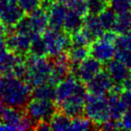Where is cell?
Segmentation results:
<instances>
[{"mask_svg":"<svg viewBox=\"0 0 131 131\" xmlns=\"http://www.w3.org/2000/svg\"><path fill=\"white\" fill-rule=\"evenodd\" d=\"M106 63L107 64L105 66V71L111 78L113 83L115 85L123 86L124 80H126L127 76L130 73V70L117 58L111 59Z\"/></svg>","mask_w":131,"mask_h":131,"instance_id":"15","label":"cell"},{"mask_svg":"<svg viewBox=\"0 0 131 131\" xmlns=\"http://www.w3.org/2000/svg\"><path fill=\"white\" fill-rule=\"evenodd\" d=\"M28 54L32 56H36V57H45V55H47L46 44L44 42L43 37H41L39 34H36L32 37V41H31L30 50Z\"/></svg>","mask_w":131,"mask_h":131,"instance_id":"24","label":"cell"},{"mask_svg":"<svg viewBox=\"0 0 131 131\" xmlns=\"http://www.w3.org/2000/svg\"><path fill=\"white\" fill-rule=\"evenodd\" d=\"M109 7L116 14L131 12V0H109Z\"/></svg>","mask_w":131,"mask_h":131,"instance_id":"29","label":"cell"},{"mask_svg":"<svg viewBox=\"0 0 131 131\" xmlns=\"http://www.w3.org/2000/svg\"><path fill=\"white\" fill-rule=\"evenodd\" d=\"M131 29V12L117 14V18L113 31L117 35L127 34Z\"/></svg>","mask_w":131,"mask_h":131,"instance_id":"22","label":"cell"},{"mask_svg":"<svg viewBox=\"0 0 131 131\" xmlns=\"http://www.w3.org/2000/svg\"><path fill=\"white\" fill-rule=\"evenodd\" d=\"M26 61L28 68L24 80L31 87L49 81L52 72L51 61H48L44 57H36L29 54L26 56Z\"/></svg>","mask_w":131,"mask_h":131,"instance_id":"2","label":"cell"},{"mask_svg":"<svg viewBox=\"0 0 131 131\" xmlns=\"http://www.w3.org/2000/svg\"><path fill=\"white\" fill-rule=\"evenodd\" d=\"M93 123L88 119L87 117H84L82 115L73 118L70 124V130L76 131H84L89 130L93 128Z\"/></svg>","mask_w":131,"mask_h":131,"instance_id":"28","label":"cell"},{"mask_svg":"<svg viewBox=\"0 0 131 131\" xmlns=\"http://www.w3.org/2000/svg\"><path fill=\"white\" fill-rule=\"evenodd\" d=\"M123 86H124V88H125V89H130L131 90V71H130V73H129V75L127 76V78H126V80H124Z\"/></svg>","mask_w":131,"mask_h":131,"instance_id":"37","label":"cell"},{"mask_svg":"<svg viewBox=\"0 0 131 131\" xmlns=\"http://www.w3.org/2000/svg\"><path fill=\"white\" fill-rule=\"evenodd\" d=\"M121 90H122V86L115 85L112 90L108 93V97L106 98L110 119L115 121H121L124 111L126 109V107L124 106L120 98Z\"/></svg>","mask_w":131,"mask_h":131,"instance_id":"12","label":"cell"},{"mask_svg":"<svg viewBox=\"0 0 131 131\" xmlns=\"http://www.w3.org/2000/svg\"><path fill=\"white\" fill-rule=\"evenodd\" d=\"M25 16V12L21 9L17 2L9 1L0 12V22L7 26H15Z\"/></svg>","mask_w":131,"mask_h":131,"instance_id":"13","label":"cell"},{"mask_svg":"<svg viewBox=\"0 0 131 131\" xmlns=\"http://www.w3.org/2000/svg\"><path fill=\"white\" fill-rule=\"evenodd\" d=\"M129 33H130V35H131V29H130V31H129Z\"/></svg>","mask_w":131,"mask_h":131,"instance_id":"40","label":"cell"},{"mask_svg":"<svg viewBox=\"0 0 131 131\" xmlns=\"http://www.w3.org/2000/svg\"><path fill=\"white\" fill-rule=\"evenodd\" d=\"M72 45H79V46H89L93 41L91 36L87 33V31L83 27L79 30L76 33L70 35Z\"/></svg>","mask_w":131,"mask_h":131,"instance_id":"26","label":"cell"},{"mask_svg":"<svg viewBox=\"0 0 131 131\" xmlns=\"http://www.w3.org/2000/svg\"><path fill=\"white\" fill-rule=\"evenodd\" d=\"M116 50H131V35L121 34L114 41Z\"/></svg>","mask_w":131,"mask_h":131,"instance_id":"30","label":"cell"},{"mask_svg":"<svg viewBox=\"0 0 131 131\" xmlns=\"http://www.w3.org/2000/svg\"><path fill=\"white\" fill-rule=\"evenodd\" d=\"M35 129L36 130H51V127H50V124H49V122H39L36 124L35 126Z\"/></svg>","mask_w":131,"mask_h":131,"instance_id":"36","label":"cell"},{"mask_svg":"<svg viewBox=\"0 0 131 131\" xmlns=\"http://www.w3.org/2000/svg\"><path fill=\"white\" fill-rule=\"evenodd\" d=\"M17 3L25 14H30L40 6V0H17Z\"/></svg>","mask_w":131,"mask_h":131,"instance_id":"31","label":"cell"},{"mask_svg":"<svg viewBox=\"0 0 131 131\" xmlns=\"http://www.w3.org/2000/svg\"><path fill=\"white\" fill-rule=\"evenodd\" d=\"M24 112L22 109L7 106L5 107L1 118L2 124H0V130H19V124Z\"/></svg>","mask_w":131,"mask_h":131,"instance_id":"14","label":"cell"},{"mask_svg":"<svg viewBox=\"0 0 131 131\" xmlns=\"http://www.w3.org/2000/svg\"><path fill=\"white\" fill-rule=\"evenodd\" d=\"M98 129H102V130H117V129H122V124L121 121H115L112 119L105 121L104 123L99 125Z\"/></svg>","mask_w":131,"mask_h":131,"instance_id":"33","label":"cell"},{"mask_svg":"<svg viewBox=\"0 0 131 131\" xmlns=\"http://www.w3.org/2000/svg\"><path fill=\"white\" fill-rule=\"evenodd\" d=\"M32 97L40 100L55 101L56 99V86L50 82H44L34 87L32 91Z\"/></svg>","mask_w":131,"mask_h":131,"instance_id":"21","label":"cell"},{"mask_svg":"<svg viewBox=\"0 0 131 131\" xmlns=\"http://www.w3.org/2000/svg\"><path fill=\"white\" fill-rule=\"evenodd\" d=\"M102 70V62L97 58H86L79 64L71 63V74L75 76L82 83H86L91 80L98 73Z\"/></svg>","mask_w":131,"mask_h":131,"instance_id":"6","label":"cell"},{"mask_svg":"<svg viewBox=\"0 0 131 131\" xmlns=\"http://www.w3.org/2000/svg\"><path fill=\"white\" fill-rule=\"evenodd\" d=\"M121 124H122V129L131 130V107L125 109L121 119Z\"/></svg>","mask_w":131,"mask_h":131,"instance_id":"34","label":"cell"},{"mask_svg":"<svg viewBox=\"0 0 131 131\" xmlns=\"http://www.w3.org/2000/svg\"><path fill=\"white\" fill-rule=\"evenodd\" d=\"M83 25L84 16L68 9V12L64 19V23H63V28H62L63 31H65L69 35H72L81 29Z\"/></svg>","mask_w":131,"mask_h":131,"instance_id":"18","label":"cell"},{"mask_svg":"<svg viewBox=\"0 0 131 131\" xmlns=\"http://www.w3.org/2000/svg\"><path fill=\"white\" fill-rule=\"evenodd\" d=\"M49 124H50L51 130H70L71 120H70V117L67 116L65 113H63L62 111H57L51 117V119L49 121Z\"/></svg>","mask_w":131,"mask_h":131,"instance_id":"20","label":"cell"},{"mask_svg":"<svg viewBox=\"0 0 131 131\" xmlns=\"http://www.w3.org/2000/svg\"><path fill=\"white\" fill-rule=\"evenodd\" d=\"M10 1H15V2H17V0H10Z\"/></svg>","mask_w":131,"mask_h":131,"instance_id":"39","label":"cell"},{"mask_svg":"<svg viewBox=\"0 0 131 131\" xmlns=\"http://www.w3.org/2000/svg\"><path fill=\"white\" fill-rule=\"evenodd\" d=\"M83 28L91 36V37L93 38V41L99 38V37H101L102 36V34L104 33V29H103L102 23L99 19L98 15H85L84 16Z\"/></svg>","mask_w":131,"mask_h":131,"instance_id":"19","label":"cell"},{"mask_svg":"<svg viewBox=\"0 0 131 131\" xmlns=\"http://www.w3.org/2000/svg\"><path fill=\"white\" fill-rule=\"evenodd\" d=\"M86 87L83 86V83L80 81L76 77L70 74L56 86V99L57 104L61 102L64 99L68 98L71 95L76 93L86 94Z\"/></svg>","mask_w":131,"mask_h":131,"instance_id":"7","label":"cell"},{"mask_svg":"<svg viewBox=\"0 0 131 131\" xmlns=\"http://www.w3.org/2000/svg\"><path fill=\"white\" fill-rule=\"evenodd\" d=\"M5 107H6V106H5V104L0 102V120H1V118H2V115H3V112H4Z\"/></svg>","mask_w":131,"mask_h":131,"instance_id":"38","label":"cell"},{"mask_svg":"<svg viewBox=\"0 0 131 131\" xmlns=\"http://www.w3.org/2000/svg\"><path fill=\"white\" fill-rule=\"evenodd\" d=\"M84 113L85 116L96 125V128H98L100 124L110 119L107 99L104 96L87 95Z\"/></svg>","mask_w":131,"mask_h":131,"instance_id":"3","label":"cell"},{"mask_svg":"<svg viewBox=\"0 0 131 131\" xmlns=\"http://www.w3.org/2000/svg\"><path fill=\"white\" fill-rule=\"evenodd\" d=\"M42 37L46 44L47 55L51 58L66 53L72 45L70 35L61 30L46 29Z\"/></svg>","mask_w":131,"mask_h":131,"instance_id":"4","label":"cell"},{"mask_svg":"<svg viewBox=\"0 0 131 131\" xmlns=\"http://www.w3.org/2000/svg\"><path fill=\"white\" fill-rule=\"evenodd\" d=\"M114 87L111 78L106 71H101L96 76L86 82V91L91 95L105 96Z\"/></svg>","mask_w":131,"mask_h":131,"instance_id":"9","label":"cell"},{"mask_svg":"<svg viewBox=\"0 0 131 131\" xmlns=\"http://www.w3.org/2000/svg\"><path fill=\"white\" fill-rule=\"evenodd\" d=\"M57 112V106L53 101L34 98L25 106V113L36 123L49 122Z\"/></svg>","mask_w":131,"mask_h":131,"instance_id":"5","label":"cell"},{"mask_svg":"<svg viewBox=\"0 0 131 131\" xmlns=\"http://www.w3.org/2000/svg\"><path fill=\"white\" fill-rule=\"evenodd\" d=\"M90 54L89 46H79V45H71L69 50L67 51V55L69 60L72 64H79L83 59L87 58Z\"/></svg>","mask_w":131,"mask_h":131,"instance_id":"23","label":"cell"},{"mask_svg":"<svg viewBox=\"0 0 131 131\" xmlns=\"http://www.w3.org/2000/svg\"><path fill=\"white\" fill-rule=\"evenodd\" d=\"M32 87L22 79L14 76L0 77V102L17 109L25 108L32 97Z\"/></svg>","mask_w":131,"mask_h":131,"instance_id":"1","label":"cell"},{"mask_svg":"<svg viewBox=\"0 0 131 131\" xmlns=\"http://www.w3.org/2000/svg\"><path fill=\"white\" fill-rule=\"evenodd\" d=\"M89 52L93 58H97L102 63H106L115 57L116 47L113 42L99 37L89 45Z\"/></svg>","mask_w":131,"mask_h":131,"instance_id":"10","label":"cell"},{"mask_svg":"<svg viewBox=\"0 0 131 131\" xmlns=\"http://www.w3.org/2000/svg\"><path fill=\"white\" fill-rule=\"evenodd\" d=\"M32 35L14 32L6 37V44L9 50L18 55H28L32 41Z\"/></svg>","mask_w":131,"mask_h":131,"instance_id":"11","label":"cell"},{"mask_svg":"<svg viewBox=\"0 0 131 131\" xmlns=\"http://www.w3.org/2000/svg\"><path fill=\"white\" fill-rule=\"evenodd\" d=\"M27 20L34 35L43 34L44 31L49 26L48 13L42 10L41 8H37V10L30 13L29 16H27Z\"/></svg>","mask_w":131,"mask_h":131,"instance_id":"16","label":"cell"},{"mask_svg":"<svg viewBox=\"0 0 131 131\" xmlns=\"http://www.w3.org/2000/svg\"><path fill=\"white\" fill-rule=\"evenodd\" d=\"M115 58L131 71V50H116Z\"/></svg>","mask_w":131,"mask_h":131,"instance_id":"32","label":"cell"},{"mask_svg":"<svg viewBox=\"0 0 131 131\" xmlns=\"http://www.w3.org/2000/svg\"><path fill=\"white\" fill-rule=\"evenodd\" d=\"M86 94L76 93L71 95L68 98L64 99L61 102H59L57 105L59 107L60 111L65 113L70 118L83 115L85 102H86Z\"/></svg>","mask_w":131,"mask_h":131,"instance_id":"8","label":"cell"},{"mask_svg":"<svg viewBox=\"0 0 131 131\" xmlns=\"http://www.w3.org/2000/svg\"><path fill=\"white\" fill-rule=\"evenodd\" d=\"M120 98L126 108L131 107V90L130 89H125V88H124V90H121Z\"/></svg>","mask_w":131,"mask_h":131,"instance_id":"35","label":"cell"},{"mask_svg":"<svg viewBox=\"0 0 131 131\" xmlns=\"http://www.w3.org/2000/svg\"><path fill=\"white\" fill-rule=\"evenodd\" d=\"M98 16L104 31L113 30L114 25H115V22H116L117 14L113 11L112 9H108L107 8L102 13H101Z\"/></svg>","mask_w":131,"mask_h":131,"instance_id":"25","label":"cell"},{"mask_svg":"<svg viewBox=\"0 0 131 131\" xmlns=\"http://www.w3.org/2000/svg\"><path fill=\"white\" fill-rule=\"evenodd\" d=\"M88 15H99L109 8V0H86Z\"/></svg>","mask_w":131,"mask_h":131,"instance_id":"27","label":"cell"},{"mask_svg":"<svg viewBox=\"0 0 131 131\" xmlns=\"http://www.w3.org/2000/svg\"><path fill=\"white\" fill-rule=\"evenodd\" d=\"M67 12H68V8L65 5L59 2H55L48 12L49 27L52 29L61 30L63 28V23H64Z\"/></svg>","mask_w":131,"mask_h":131,"instance_id":"17","label":"cell"}]
</instances>
